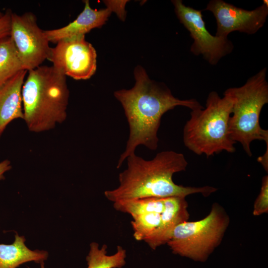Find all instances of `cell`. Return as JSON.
Returning <instances> with one entry per match:
<instances>
[{"mask_svg": "<svg viewBox=\"0 0 268 268\" xmlns=\"http://www.w3.org/2000/svg\"><path fill=\"white\" fill-rule=\"evenodd\" d=\"M134 75L135 83L133 88L118 90L114 93L124 108L129 127V138L117 168L128 156L135 153L139 145L151 150L157 149L158 131L161 118L166 112L178 106L192 110L204 107L195 99L181 100L174 97L165 85L151 80L140 66L135 68Z\"/></svg>", "mask_w": 268, "mask_h": 268, "instance_id": "6da1fadb", "label": "cell"}, {"mask_svg": "<svg viewBox=\"0 0 268 268\" xmlns=\"http://www.w3.org/2000/svg\"><path fill=\"white\" fill-rule=\"evenodd\" d=\"M127 160V168L119 175V186L104 192L106 198L113 202L152 197L186 198L197 193L207 197L217 190L209 186L185 187L174 182L173 175L185 171L188 166L182 153L163 151L151 160L134 153Z\"/></svg>", "mask_w": 268, "mask_h": 268, "instance_id": "7a4b0ae2", "label": "cell"}, {"mask_svg": "<svg viewBox=\"0 0 268 268\" xmlns=\"http://www.w3.org/2000/svg\"><path fill=\"white\" fill-rule=\"evenodd\" d=\"M69 95L66 76L53 66L29 70L21 91L23 120L28 129L42 133L64 122Z\"/></svg>", "mask_w": 268, "mask_h": 268, "instance_id": "3957f363", "label": "cell"}, {"mask_svg": "<svg viewBox=\"0 0 268 268\" xmlns=\"http://www.w3.org/2000/svg\"><path fill=\"white\" fill-rule=\"evenodd\" d=\"M223 95L221 97L216 91L210 92L205 107L192 110L184 127V143L196 154L208 157L223 151H235L236 143L229 131L233 100L230 95Z\"/></svg>", "mask_w": 268, "mask_h": 268, "instance_id": "277c9868", "label": "cell"}, {"mask_svg": "<svg viewBox=\"0 0 268 268\" xmlns=\"http://www.w3.org/2000/svg\"><path fill=\"white\" fill-rule=\"evenodd\" d=\"M122 209L132 217L134 238L152 250L167 244L176 226L189 219L185 204L176 197L127 200Z\"/></svg>", "mask_w": 268, "mask_h": 268, "instance_id": "5b68a950", "label": "cell"}, {"mask_svg": "<svg viewBox=\"0 0 268 268\" xmlns=\"http://www.w3.org/2000/svg\"><path fill=\"white\" fill-rule=\"evenodd\" d=\"M267 69L264 67L246 83L238 87H231L224 93L233 100L232 116L229 122L231 139L242 145L249 156H252L250 145L254 140H262L268 144V131L261 128L260 115L268 103Z\"/></svg>", "mask_w": 268, "mask_h": 268, "instance_id": "8992f818", "label": "cell"}, {"mask_svg": "<svg viewBox=\"0 0 268 268\" xmlns=\"http://www.w3.org/2000/svg\"><path fill=\"white\" fill-rule=\"evenodd\" d=\"M229 223L226 211L215 202L204 218L177 225L166 244L175 255L204 262L221 243Z\"/></svg>", "mask_w": 268, "mask_h": 268, "instance_id": "52a82bcc", "label": "cell"}, {"mask_svg": "<svg viewBox=\"0 0 268 268\" xmlns=\"http://www.w3.org/2000/svg\"><path fill=\"white\" fill-rule=\"evenodd\" d=\"M172 2L178 18L193 39L190 48L192 53L201 55L209 64L215 66L232 52L234 45L228 38L213 36L206 29L201 10L186 6L181 0Z\"/></svg>", "mask_w": 268, "mask_h": 268, "instance_id": "ba28073f", "label": "cell"}, {"mask_svg": "<svg viewBox=\"0 0 268 268\" xmlns=\"http://www.w3.org/2000/svg\"><path fill=\"white\" fill-rule=\"evenodd\" d=\"M10 36L24 70L35 69L48 59L51 48L34 14L18 15L12 12Z\"/></svg>", "mask_w": 268, "mask_h": 268, "instance_id": "9c48e42d", "label": "cell"}, {"mask_svg": "<svg viewBox=\"0 0 268 268\" xmlns=\"http://www.w3.org/2000/svg\"><path fill=\"white\" fill-rule=\"evenodd\" d=\"M96 58L95 49L82 36L58 42L51 48L48 60L65 76L86 80L96 71Z\"/></svg>", "mask_w": 268, "mask_h": 268, "instance_id": "30bf717a", "label": "cell"}, {"mask_svg": "<svg viewBox=\"0 0 268 268\" xmlns=\"http://www.w3.org/2000/svg\"><path fill=\"white\" fill-rule=\"evenodd\" d=\"M263 1L260 6L249 10L222 0H211L204 10L211 12L216 19V36L227 38L234 31L253 35L264 26L268 15V1Z\"/></svg>", "mask_w": 268, "mask_h": 268, "instance_id": "8fae6325", "label": "cell"}, {"mask_svg": "<svg viewBox=\"0 0 268 268\" xmlns=\"http://www.w3.org/2000/svg\"><path fill=\"white\" fill-rule=\"evenodd\" d=\"M83 11L72 22L60 28L44 30L49 42L57 43L65 39L85 36L91 30L103 25L112 13L109 8L92 9L87 0H84Z\"/></svg>", "mask_w": 268, "mask_h": 268, "instance_id": "7c38bea8", "label": "cell"}, {"mask_svg": "<svg viewBox=\"0 0 268 268\" xmlns=\"http://www.w3.org/2000/svg\"><path fill=\"white\" fill-rule=\"evenodd\" d=\"M27 71L22 70L0 85V138L10 123L23 119L21 91Z\"/></svg>", "mask_w": 268, "mask_h": 268, "instance_id": "4fadbf2b", "label": "cell"}, {"mask_svg": "<svg viewBox=\"0 0 268 268\" xmlns=\"http://www.w3.org/2000/svg\"><path fill=\"white\" fill-rule=\"evenodd\" d=\"M25 238L16 233L11 244H0V268H17L30 262L41 263L49 256L44 250L29 249L25 244Z\"/></svg>", "mask_w": 268, "mask_h": 268, "instance_id": "5bb4252c", "label": "cell"}, {"mask_svg": "<svg viewBox=\"0 0 268 268\" xmlns=\"http://www.w3.org/2000/svg\"><path fill=\"white\" fill-rule=\"evenodd\" d=\"M126 250L121 246H117L114 254L108 255L106 245L100 248L97 243L93 242L86 258L87 268H122L126 265Z\"/></svg>", "mask_w": 268, "mask_h": 268, "instance_id": "9a60e30c", "label": "cell"}, {"mask_svg": "<svg viewBox=\"0 0 268 268\" xmlns=\"http://www.w3.org/2000/svg\"><path fill=\"white\" fill-rule=\"evenodd\" d=\"M24 70L11 37L0 40V85Z\"/></svg>", "mask_w": 268, "mask_h": 268, "instance_id": "2e32d148", "label": "cell"}, {"mask_svg": "<svg viewBox=\"0 0 268 268\" xmlns=\"http://www.w3.org/2000/svg\"><path fill=\"white\" fill-rule=\"evenodd\" d=\"M268 212V176L262 180L260 192L255 201L253 214L259 216Z\"/></svg>", "mask_w": 268, "mask_h": 268, "instance_id": "e0dca14e", "label": "cell"}, {"mask_svg": "<svg viewBox=\"0 0 268 268\" xmlns=\"http://www.w3.org/2000/svg\"><path fill=\"white\" fill-rule=\"evenodd\" d=\"M12 12L7 10L0 19V40L10 36Z\"/></svg>", "mask_w": 268, "mask_h": 268, "instance_id": "ac0fdd59", "label": "cell"}, {"mask_svg": "<svg viewBox=\"0 0 268 268\" xmlns=\"http://www.w3.org/2000/svg\"><path fill=\"white\" fill-rule=\"evenodd\" d=\"M127 0L125 1H105L104 2L107 5V7L110 8L112 11H115L122 20L125 18L126 12L124 7L127 2Z\"/></svg>", "mask_w": 268, "mask_h": 268, "instance_id": "d6986e66", "label": "cell"}, {"mask_svg": "<svg viewBox=\"0 0 268 268\" xmlns=\"http://www.w3.org/2000/svg\"><path fill=\"white\" fill-rule=\"evenodd\" d=\"M11 168V164L10 160L4 159L0 162V180L4 179V174Z\"/></svg>", "mask_w": 268, "mask_h": 268, "instance_id": "ffe728a7", "label": "cell"}, {"mask_svg": "<svg viewBox=\"0 0 268 268\" xmlns=\"http://www.w3.org/2000/svg\"><path fill=\"white\" fill-rule=\"evenodd\" d=\"M40 265H41V268H45V267H44V262H42V263H40Z\"/></svg>", "mask_w": 268, "mask_h": 268, "instance_id": "44dd1931", "label": "cell"}, {"mask_svg": "<svg viewBox=\"0 0 268 268\" xmlns=\"http://www.w3.org/2000/svg\"><path fill=\"white\" fill-rule=\"evenodd\" d=\"M4 13H2L0 11V19L2 17V16L4 15Z\"/></svg>", "mask_w": 268, "mask_h": 268, "instance_id": "7402d4cb", "label": "cell"}]
</instances>
